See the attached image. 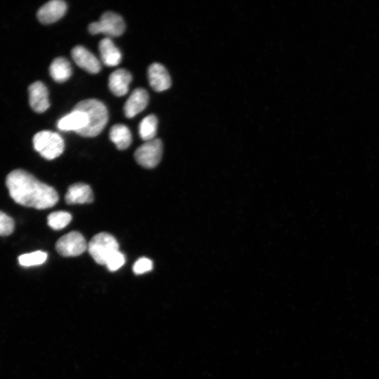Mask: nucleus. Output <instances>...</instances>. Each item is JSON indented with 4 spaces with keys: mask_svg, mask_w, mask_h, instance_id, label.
<instances>
[{
    "mask_svg": "<svg viewBox=\"0 0 379 379\" xmlns=\"http://www.w3.org/2000/svg\"><path fill=\"white\" fill-rule=\"evenodd\" d=\"M6 185L11 198L24 206L46 209L53 206L58 201V194L53 187L22 169L8 173Z\"/></svg>",
    "mask_w": 379,
    "mask_h": 379,
    "instance_id": "obj_1",
    "label": "nucleus"
},
{
    "mask_svg": "<svg viewBox=\"0 0 379 379\" xmlns=\"http://www.w3.org/2000/svg\"><path fill=\"white\" fill-rule=\"evenodd\" d=\"M74 108L84 112L88 119V124L78 133L79 135L92 138L101 133L108 121V111L102 102L86 99L79 102Z\"/></svg>",
    "mask_w": 379,
    "mask_h": 379,
    "instance_id": "obj_2",
    "label": "nucleus"
},
{
    "mask_svg": "<svg viewBox=\"0 0 379 379\" xmlns=\"http://www.w3.org/2000/svg\"><path fill=\"white\" fill-rule=\"evenodd\" d=\"M33 146L41 157L48 160L59 157L65 149L62 138L58 133L50 131L36 133L33 138Z\"/></svg>",
    "mask_w": 379,
    "mask_h": 379,
    "instance_id": "obj_3",
    "label": "nucleus"
},
{
    "mask_svg": "<svg viewBox=\"0 0 379 379\" xmlns=\"http://www.w3.org/2000/svg\"><path fill=\"white\" fill-rule=\"evenodd\" d=\"M88 250L98 264L105 265L109 257L119 251V244L112 235L100 232L90 240Z\"/></svg>",
    "mask_w": 379,
    "mask_h": 379,
    "instance_id": "obj_4",
    "label": "nucleus"
},
{
    "mask_svg": "<svg viewBox=\"0 0 379 379\" xmlns=\"http://www.w3.org/2000/svg\"><path fill=\"white\" fill-rule=\"evenodd\" d=\"M126 28L125 22L121 15L112 11L104 13L99 21L88 25L91 34H103L109 37L121 36Z\"/></svg>",
    "mask_w": 379,
    "mask_h": 379,
    "instance_id": "obj_5",
    "label": "nucleus"
},
{
    "mask_svg": "<svg viewBox=\"0 0 379 379\" xmlns=\"http://www.w3.org/2000/svg\"><path fill=\"white\" fill-rule=\"evenodd\" d=\"M163 153V144L160 139L154 138L146 141L135 152V161L140 166L152 168L159 164Z\"/></svg>",
    "mask_w": 379,
    "mask_h": 379,
    "instance_id": "obj_6",
    "label": "nucleus"
},
{
    "mask_svg": "<svg viewBox=\"0 0 379 379\" xmlns=\"http://www.w3.org/2000/svg\"><path fill=\"white\" fill-rule=\"evenodd\" d=\"M55 248L62 256L73 257L82 254L88 248V244L80 232L72 231L58 240Z\"/></svg>",
    "mask_w": 379,
    "mask_h": 379,
    "instance_id": "obj_7",
    "label": "nucleus"
},
{
    "mask_svg": "<svg viewBox=\"0 0 379 379\" xmlns=\"http://www.w3.org/2000/svg\"><path fill=\"white\" fill-rule=\"evenodd\" d=\"M28 92L29 105L34 112L42 113L48 109L50 106L48 92L44 84L41 81L32 83Z\"/></svg>",
    "mask_w": 379,
    "mask_h": 379,
    "instance_id": "obj_8",
    "label": "nucleus"
},
{
    "mask_svg": "<svg viewBox=\"0 0 379 379\" xmlns=\"http://www.w3.org/2000/svg\"><path fill=\"white\" fill-rule=\"evenodd\" d=\"M72 58L77 65L91 74L98 73L101 65L98 58L82 46L74 47L71 51Z\"/></svg>",
    "mask_w": 379,
    "mask_h": 379,
    "instance_id": "obj_9",
    "label": "nucleus"
},
{
    "mask_svg": "<svg viewBox=\"0 0 379 379\" xmlns=\"http://www.w3.org/2000/svg\"><path fill=\"white\" fill-rule=\"evenodd\" d=\"M67 6L65 1L52 0L44 4L37 12L38 20L42 24H51L60 19L66 13Z\"/></svg>",
    "mask_w": 379,
    "mask_h": 379,
    "instance_id": "obj_10",
    "label": "nucleus"
},
{
    "mask_svg": "<svg viewBox=\"0 0 379 379\" xmlns=\"http://www.w3.org/2000/svg\"><path fill=\"white\" fill-rule=\"evenodd\" d=\"M88 124L86 114L81 110H73L60 118L57 122V127L62 131H74L79 133Z\"/></svg>",
    "mask_w": 379,
    "mask_h": 379,
    "instance_id": "obj_11",
    "label": "nucleus"
},
{
    "mask_svg": "<svg viewBox=\"0 0 379 379\" xmlns=\"http://www.w3.org/2000/svg\"><path fill=\"white\" fill-rule=\"evenodd\" d=\"M149 101L147 91L142 88L133 90L124 106V114L127 118H133L143 111Z\"/></svg>",
    "mask_w": 379,
    "mask_h": 379,
    "instance_id": "obj_12",
    "label": "nucleus"
},
{
    "mask_svg": "<svg viewBox=\"0 0 379 379\" xmlns=\"http://www.w3.org/2000/svg\"><path fill=\"white\" fill-rule=\"evenodd\" d=\"M147 75L149 84L155 91H164L171 86L168 72L161 64L154 62L150 65L148 67Z\"/></svg>",
    "mask_w": 379,
    "mask_h": 379,
    "instance_id": "obj_13",
    "label": "nucleus"
},
{
    "mask_svg": "<svg viewBox=\"0 0 379 379\" xmlns=\"http://www.w3.org/2000/svg\"><path fill=\"white\" fill-rule=\"evenodd\" d=\"M132 81L131 73L125 69H118L109 77L108 86L111 92L117 96L126 95Z\"/></svg>",
    "mask_w": 379,
    "mask_h": 379,
    "instance_id": "obj_14",
    "label": "nucleus"
},
{
    "mask_svg": "<svg viewBox=\"0 0 379 379\" xmlns=\"http://www.w3.org/2000/svg\"><path fill=\"white\" fill-rule=\"evenodd\" d=\"M65 201L68 204L91 203L93 201V194L89 185L78 182L69 187Z\"/></svg>",
    "mask_w": 379,
    "mask_h": 379,
    "instance_id": "obj_15",
    "label": "nucleus"
},
{
    "mask_svg": "<svg viewBox=\"0 0 379 379\" xmlns=\"http://www.w3.org/2000/svg\"><path fill=\"white\" fill-rule=\"evenodd\" d=\"M98 47L101 60L106 66L114 67L120 63L121 53L110 38L102 39Z\"/></svg>",
    "mask_w": 379,
    "mask_h": 379,
    "instance_id": "obj_16",
    "label": "nucleus"
},
{
    "mask_svg": "<svg viewBox=\"0 0 379 379\" xmlns=\"http://www.w3.org/2000/svg\"><path fill=\"white\" fill-rule=\"evenodd\" d=\"M72 72L69 62L63 57L54 59L49 67L51 77L58 83H63L68 80L72 75Z\"/></svg>",
    "mask_w": 379,
    "mask_h": 379,
    "instance_id": "obj_17",
    "label": "nucleus"
},
{
    "mask_svg": "<svg viewBox=\"0 0 379 379\" xmlns=\"http://www.w3.org/2000/svg\"><path fill=\"white\" fill-rule=\"evenodd\" d=\"M109 138L119 150L127 149L132 142L130 130L126 126L121 124H115L111 128Z\"/></svg>",
    "mask_w": 379,
    "mask_h": 379,
    "instance_id": "obj_18",
    "label": "nucleus"
},
{
    "mask_svg": "<svg viewBox=\"0 0 379 379\" xmlns=\"http://www.w3.org/2000/svg\"><path fill=\"white\" fill-rule=\"evenodd\" d=\"M158 120L154 114L146 116L140 121L138 127L140 138L146 141L154 138L157 130Z\"/></svg>",
    "mask_w": 379,
    "mask_h": 379,
    "instance_id": "obj_19",
    "label": "nucleus"
},
{
    "mask_svg": "<svg viewBox=\"0 0 379 379\" xmlns=\"http://www.w3.org/2000/svg\"><path fill=\"white\" fill-rule=\"evenodd\" d=\"M47 256L46 252L36 251L20 255L18 262L23 267L36 266L43 264L46 260Z\"/></svg>",
    "mask_w": 379,
    "mask_h": 379,
    "instance_id": "obj_20",
    "label": "nucleus"
},
{
    "mask_svg": "<svg viewBox=\"0 0 379 379\" xmlns=\"http://www.w3.org/2000/svg\"><path fill=\"white\" fill-rule=\"evenodd\" d=\"M72 220V215L66 211H55L48 216V225L53 230L65 228Z\"/></svg>",
    "mask_w": 379,
    "mask_h": 379,
    "instance_id": "obj_21",
    "label": "nucleus"
},
{
    "mask_svg": "<svg viewBox=\"0 0 379 379\" xmlns=\"http://www.w3.org/2000/svg\"><path fill=\"white\" fill-rule=\"evenodd\" d=\"M14 226L13 220L0 211V236L11 234L14 230Z\"/></svg>",
    "mask_w": 379,
    "mask_h": 379,
    "instance_id": "obj_22",
    "label": "nucleus"
},
{
    "mask_svg": "<svg viewBox=\"0 0 379 379\" xmlns=\"http://www.w3.org/2000/svg\"><path fill=\"white\" fill-rule=\"evenodd\" d=\"M125 263V256L119 251L113 253L107 260L105 265L107 269L114 272L119 269Z\"/></svg>",
    "mask_w": 379,
    "mask_h": 379,
    "instance_id": "obj_23",
    "label": "nucleus"
},
{
    "mask_svg": "<svg viewBox=\"0 0 379 379\" xmlns=\"http://www.w3.org/2000/svg\"><path fill=\"white\" fill-rule=\"evenodd\" d=\"M153 265L151 260L147 258H140L135 263L133 267V272L135 274H141L152 270Z\"/></svg>",
    "mask_w": 379,
    "mask_h": 379,
    "instance_id": "obj_24",
    "label": "nucleus"
}]
</instances>
